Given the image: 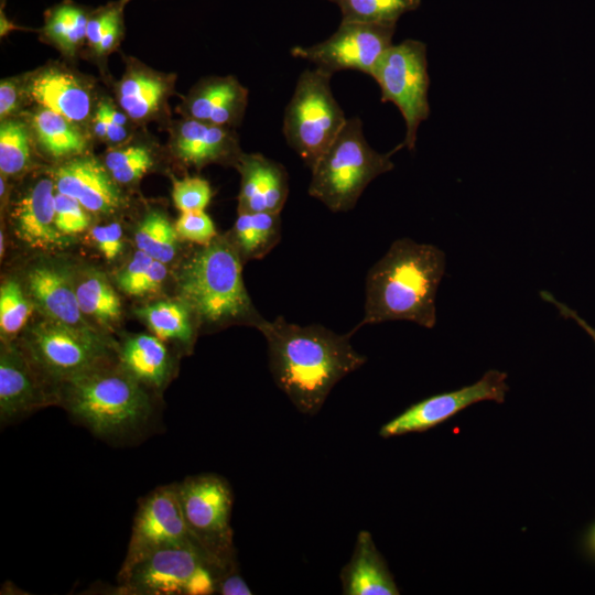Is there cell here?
I'll return each instance as SVG.
<instances>
[{
  "label": "cell",
  "mask_w": 595,
  "mask_h": 595,
  "mask_svg": "<svg viewBox=\"0 0 595 595\" xmlns=\"http://www.w3.org/2000/svg\"><path fill=\"white\" fill-rule=\"evenodd\" d=\"M177 238L175 226H172L159 212L149 213L134 232L137 249L163 263L174 259L177 251Z\"/></svg>",
  "instance_id": "cell-31"
},
{
  "label": "cell",
  "mask_w": 595,
  "mask_h": 595,
  "mask_svg": "<svg viewBox=\"0 0 595 595\" xmlns=\"http://www.w3.org/2000/svg\"><path fill=\"white\" fill-rule=\"evenodd\" d=\"M3 247H4V244H3V234L0 232V252H1V256L3 255Z\"/></svg>",
  "instance_id": "cell-46"
},
{
  "label": "cell",
  "mask_w": 595,
  "mask_h": 595,
  "mask_svg": "<svg viewBox=\"0 0 595 595\" xmlns=\"http://www.w3.org/2000/svg\"><path fill=\"white\" fill-rule=\"evenodd\" d=\"M540 294L544 301L553 304L558 309L561 316H563L564 318L574 320L578 324V326H581L592 337L595 343V327L591 326L585 320H583L574 310L569 307L566 304L558 301L550 292L541 291Z\"/></svg>",
  "instance_id": "cell-42"
},
{
  "label": "cell",
  "mask_w": 595,
  "mask_h": 595,
  "mask_svg": "<svg viewBox=\"0 0 595 595\" xmlns=\"http://www.w3.org/2000/svg\"><path fill=\"white\" fill-rule=\"evenodd\" d=\"M54 196V181L41 178L13 207L14 231L31 248L50 249L63 242V235L55 225Z\"/></svg>",
  "instance_id": "cell-18"
},
{
  "label": "cell",
  "mask_w": 595,
  "mask_h": 595,
  "mask_svg": "<svg viewBox=\"0 0 595 595\" xmlns=\"http://www.w3.org/2000/svg\"><path fill=\"white\" fill-rule=\"evenodd\" d=\"M58 393L31 364L22 349L4 345L0 356V422L2 425L43 407L58 403Z\"/></svg>",
  "instance_id": "cell-14"
},
{
  "label": "cell",
  "mask_w": 595,
  "mask_h": 595,
  "mask_svg": "<svg viewBox=\"0 0 595 595\" xmlns=\"http://www.w3.org/2000/svg\"><path fill=\"white\" fill-rule=\"evenodd\" d=\"M153 165L151 153L133 160L129 164L110 172L112 178L120 184H129L141 178Z\"/></svg>",
  "instance_id": "cell-40"
},
{
  "label": "cell",
  "mask_w": 595,
  "mask_h": 595,
  "mask_svg": "<svg viewBox=\"0 0 595 595\" xmlns=\"http://www.w3.org/2000/svg\"><path fill=\"white\" fill-rule=\"evenodd\" d=\"M370 76L380 87L381 101L396 105L404 119L405 136L400 144L414 150L418 128L431 112L426 44L413 39L392 44Z\"/></svg>",
  "instance_id": "cell-10"
},
{
  "label": "cell",
  "mask_w": 595,
  "mask_h": 595,
  "mask_svg": "<svg viewBox=\"0 0 595 595\" xmlns=\"http://www.w3.org/2000/svg\"><path fill=\"white\" fill-rule=\"evenodd\" d=\"M225 570L194 544L159 548L119 572L117 594L210 595Z\"/></svg>",
  "instance_id": "cell-7"
},
{
  "label": "cell",
  "mask_w": 595,
  "mask_h": 595,
  "mask_svg": "<svg viewBox=\"0 0 595 595\" xmlns=\"http://www.w3.org/2000/svg\"><path fill=\"white\" fill-rule=\"evenodd\" d=\"M182 544L196 545L183 517L176 483L159 486L139 502L119 572L159 548Z\"/></svg>",
  "instance_id": "cell-13"
},
{
  "label": "cell",
  "mask_w": 595,
  "mask_h": 595,
  "mask_svg": "<svg viewBox=\"0 0 595 595\" xmlns=\"http://www.w3.org/2000/svg\"><path fill=\"white\" fill-rule=\"evenodd\" d=\"M344 595H398L399 588L367 530L358 532L348 563L342 569Z\"/></svg>",
  "instance_id": "cell-20"
},
{
  "label": "cell",
  "mask_w": 595,
  "mask_h": 595,
  "mask_svg": "<svg viewBox=\"0 0 595 595\" xmlns=\"http://www.w3.org/2000/svg\"><path fill=\"white\" fill-rule=\"evenodd\" d=\"M118 353V366L147 389H162L171 378L172 358L156 336H132Z\"/></svg>",
  "instance_id": "cell-23"
},
{
  "label": "cell",
  "mask_w": 595,
  "mask_h": 595,
  "mask_svg": "<svg viewBox=\"0 0 595 595\" xmlns=\"http://www.w3.org/2000/svg\"><path fill=\"white\" fill-rule=\"evenodd\" d=\"M55 191L78 201L88 212L111 214L123 198L110 172L93 158H75L53 171Z\"/></svg>",
  "instance_id": "cell-15"
},
{
  "label": "cell",
  "mask_w": 595,
  "mask_h": 595,
  "mask_svg": "<svg viewBox=\"0 0 595 595\" xmlns=\"http://www.w3.org/2000/svg\"><path fill=\"white\" fill-rule=\"evenodd\" d=\"M149 150L145 147L130 145L122 149H117L107 153L105 158V166L109 172L118 170L133 160L144 155Z\"/></svg>",
  "instance_id": "cell-41"
},
{
  "label": "cell",
  "mask_w": 595,
  "mask_h": 595,
  "mask_svg": "<svg viewBox=\"0 0 595 595\" xmlns=\"http://www.w3.org/2000/svg\"><path fill=\"white\" fill-rule=\"evenodd\" d=\"M585 545L588 553L595 558V524L591 528L586 536Z\"/></svg>",
  "instance_id": "cell-45"
},
{
  "label": "cell",
  "mask_w": 595,
  "mask_h": 595,
  "mask_svg": "<svg viewBox=\"0 0 595 595\" xmlns=\"http://www.w3.org/2000/svg\"><path fill=\"white\" fill-rule=\"evenodd\" d=\"M268 345L269 370L277 387L305 415H315L328 394L367 357L353 346L351 331L336 333L320 324L300 325L282 315L257 327Z\"/></svg>",
  "instance_id": "cell-1"
},
{
  "label": "cell",
  "mask_w": 595,
  "mask_h": 595,
  "mask_svg": "<svg viewBox=\"0 0 595 595\" xmlns=\"http://www.w3.org/2000/svg\"><path fill=\"white\" fill-rule=\"evenodd\" d=\"M32 127L42 149L55 159L80 154L86 148L85 137L74 122L41 108L32 117Z\"/></svg>",
  "instance_id": "cell-25"
},
{
  "label": "cell",
  "mask_w": 595,
  "mask_h": 595,
  "mask_svg": "<svg viewBox=\"0 0 595 595\" xmlns=\"http://www.w3.org/2000/svg\"><path fill=\"white\" fill-rule=\"evenodd\" d=\"M18 106V89L13 82L1 80L0 84V118H4L13 113Z\"/></svg>",
  "instance_id": "cell-43"
},
{
  "label": "cell",
  "mask_w": 595,
  "mask_h": 595,
  "mask_svg": "<svg viewBox=\"0 0 595 595\" xmlns=\"http://www.w3.org/2000/svg\"><path fill=\"white\" fill-rule=\"evenodd\" d=\"M331 78L316 67L303 71L284 111L286 143L311 170L347 122L333 95Z\"/></svg>",
  "instance_id": "cell-6"
},
{
  "label": "cell",
  "mask_w": 595,
  "mask_h": 595,
  "mask_svg": "<svg viewBox=\"0 0 595 595\" xmlns=\"http://www.w3.org/2000/svg\"><path fill=\"white\" fill-rule=\"evenodd\" d=\"M137 313L160 339L177 340L185 346L193 343V317L197 316L184 301L155 302L139 309Z\"/></svg>",
  "instance_id": "cell-26"
},
{
  "label": "cell",
  "mask_w": 595,
  "mask_h": 595,
  "mask_svg": "<svg viewBox=\"0 0 595 595\" xmlns=\"http://www.w3.org/2000/svg\"><path fill=\"white\" fill-rule=\"evenodd\" d=\"M445 264V253L436 246L410 238L394 240L367 272L364 315L351 332L388 321L434 327Z\"/></svg>",
  "instance_id": "cell-2"
},
{
  "label": "cell",
  "mask_w": 595,
  "mask_h": 595,
  "mask_svg": "<svg viewBox=\"0 0 595 595\" xmlns=\"http://www.w3.org/2000/svg\"><path fill=\"white\" fill-rule=\"evenodd\" d=\"M174 226L178 237L199 246H206L217 237L214 221L205 210L181 212Z\"/></svg>",
  "instance_id": "cell-36"
},
{
  "label": "cell",
  "mask_w": 595,
  "mask_h": 595,
  "mask_svg": "<svg viewBox=\"0 0 595 595\" xmlns=\"http://www.w3.org/2000/svg\"><path fill=\"white\" fill-rule=\"evenodd\" d=\"M26 127L17 120L2 121L0 127V171L17 175L30 161V138Z\"/></svg>",
  "instance_id": "cell-32"
},
{
  "label": "cell",
  "mask_w": 595,
  "mask_h": 595,
  "mask_svg": "<svg viewBox=\"0 0 595 595\" xmlns=\"http://www.w3.org/2000/svg\"><path fill=\"white\" fill-rule=\"evenodd\" d=\"M153 260L151 256L137 249L131 260L117 275L120 290L129 295H136L137 289Z\"/></svg>",
  "instance_id": "cell-38"
},
{
  "label": "cell",
  "mask_w": 595,
  "mask_h": 595,
  "mask_svg": "<svg viewBox=\"0 0 595 595\" xmlns=\"http://www.w3.org/2000/svg\"><path fill=\"white\" fill-rule=\"evenodd\" d=\"M215 594L251 595L252 591L240 575L237 563L226 569L217 580Z\"/></svg>",
  "instance_id": "cell-39"
},
{
  "label": "cell",
  "mask_w": 595,
  "mask_h": 595,
  "mask_svg": "<svg viewBox=\"0 0 595 595\" xmlns=\"http://www.w3.org/2000/svg\"><path fill=\"white\" fill-rule=\"evenodd\" d=\"M183 517L196 545L217 566L236 564L231 528L234 495L220 475L204 473L176 483Z\"/></svg>",
  "instance_id": "cell-9"
},
{
  "label": "cell",
  "mask_w": 595,
  "mask_h": 595,
  "mask_svg": "<svg viewBox=\"0 0 595 595\" xmlns=\"http://www.w3.org/2000/svg\"><path fill=\"white\" fill-rule=\"evenodd\" d=\"M25 288L34 306L47 320L77 328H93L83 318L75 279L66 268L47 262L35 264L26 272Z\"/></svg>",
  "instance_id": "cell-16"
},
{
  "label": "cell",
  "mask_w": 595,
  "mask_h": 595,
  "mask_svg": "<svg viewBox=\"0 0 595 595\" xmlns=\"http://www.w3.org/2000/svg\"><path fill=\"white\" fill-rule=\"evenodd\" d=\"M248 91L234 77H214L201 83L186 101L190 118L228 127L245 112Z\"/></svg>",
  "instance_id": "cell-22"
},
{
  "label": "cell",
  "mask_w": 595,
  "mask_h": 595,
  "mask_svg": "<svg viewBox=\"0 0 595 595\" xmlns=\"http://www.w3.org/2000/svg\"><path fill=\"white\" fill-rule=\"evenodd\" d=\"M212 195L209 183L199 176H186L173 182L172 198L180 212L204 210Z\"/></svg>",
  "instance_id": "cell-34"
},
{
  "label": "cell",
  "mask_w": 595,
  "mask_h": 595,
  "mask_svg": "<svg viewBox=\"0 0 595 595\" xmlns=\"http://www.w3.org/2000/svg\"><path fill=\"white\" fill-rule=\"evenodd\" d=\"M507 374L490 369L470 386L425 398L411 404L385 423L379 435L383 439L425 432L480 401L502 403L509 390Z\"/></svg>",
  "instance_id": "cell-12"
},
{
  "label": "cell",
  "mask_w": 595,
  "mask_h": 595,
  "mask_svg": "<svg viewBox=\"0 0 595 595\" xmlns=\"http://www.w3.org/2000/svg\"><path fill=\"white\" fill-rule=\"evenodd\" d=\"M237 167L241 174L239 210L281 214L289 196L285 167L262 154H241Z\"/></svg>",
  "instance_id": "cell-17"
},
{
  "label": "cell",
  "mask_w": 595,
  "mask_h": 595,
  "mask_svg": "<svg viewBox=\"0 0 595 595\" xmlns=\"http://www.w3.org/2000/svg\"><path fill=\"white\" fill-rule=\"evenodd\" d=\"M122 31V19L116 21L102 35L101 41L96 50L98 54L109 52L117 43Z\"/></svg>",
  "instance_id": "cell-44"
},
{
  "label": "cell",
  "mask_w": 595,
  "mask_h": 595,
  "mask_svg": "<svg viewBox=\"0 0 595 595\" xmlns=\"http://www.w3.org/2000/svg\"><path fill=\"white\" fill-rule=\"evenodd\" d=\"M280 239V214L239 212L230 241L244 260L264 257Z\"/></svg>",
  "instance_id": "cell-24"
},
{
  "label": "cell",
  "mask_w": 595,
  "mask_h": 595,
  "mask_svg": "<svg viewBox=\"0 0 595 595\" xmlns=\"http://www.w3.org/2000/svg\"><path fill=\"white\" fill-rule=\"evenodd\" d=\"M75 292L83 314L109 326L121 316V302L104 273L90 270L75 281Z\"/></svg>",
  "instance_id": "cell-27"
},
{
  "label": "cell",
  "mask_w": 595,
  "mask_h": 595,
  "mask_svg": "<svg viewBox=\"0 0 595 595\" xmlns=\"http://www.w3.org/2000/svg\"><path fill=\"white\" fill-rule=\"evenodd\" d=\"M22 351L60 394V388L72 379L111 364L112 349L94 328L46 318L29 329Z\"/></svg>",
  "instance_id": "cell-8"
},
{
  "label": "cell",
  "mask_w": 595,
  "mask_h": 595,
  "mask_svg": "<svg viewBox=\"0 0 595 595\" xmlns=\"http://www.w3.org/2000/svg\"><path fill=\"white\" fill-rule=\"evenodd\" d=\"M180 298L209 325L245 322L258 327L264 320L255 309L242 280V259L229 238L201 246L177 273Z\"/></svg>",
  "instance_id": "cell-4"
},
{
  "label": "cell",
  "mask_w": 595,
  "mask_h": 595,
  "mask_svg": "<svg viewBox=\"0 0 595 595\" xmlns=\"http://www.w3.org/2000/svg\"><path fill=\"white\" fill-rule=\"evenodd\" d=\"M88 20L84 8L64 1L46 12L43 32L65 53L73 54L86 39Z\"/></svg>",
  "instance_id": "cell-29"
},
{
  "label": "cell",
  "mask_w": 595,
  "mask_h": 595,
  "mask_svg": "<svg viewBox=\"0 0 595 595\" xmlns=\"http://www.w3.org/2000/svg\"><path fill=\"white\" fill-rule=\"evenodd\" d=\"M166 93V84L145 73L127 75L119 85L118 99L131 119L140 120L152 115Z\"/></svg>",
  "instance_id": "cell-28"
},
{
  "label": "cell",
  "mask_w": 595,
  "mask_h": 595,
  "mask_svg": "<svg viewBox=\"0 0 595 595\" xmlns=\"http://www.w3.org/2000/svg\"><path fill=\"white\" fill-rule=\"evenodd\" d=\"M393 24L340 21L326 40L311 46H294L291 54L331 75L339 71H358L371 75L376 64L393 44Z\"/></svg>",
  "instance_id": "cell-11"
},
{
  "label": "cell",
  "mask_w": 595,
  "mask_h": 595,
  "mask_svg": "<svg viewBox=\"0 0 595 595\" xmlns=\"http://www.w3.org/2000/svg\"><path fill=\"white\" fill-rule=\"evenodd\" d=\"M96 436L129 440L144 432L153 414L147 388L112 364L80 375L60 388V403Z\"/></svg>",
  "instance_id": "cell-3"
},
{
  "label": "cell",
  "mask_w": 595,
  "mask_h": 595,
  "mask_svg": "<svg viewBox=\"0 0 595 595\" xmlns=\"http://www.w3.org/2000/svg\"><path fill=\"white\" fill-rule=\"evenodd\" d=\"M55 225L62 235H76L90 223L88 210L75 198L55 191Z\"/></svg>",
  "instance_id": "cell-35"
},
{
  "label": "cell",
  "mask_w": 595,
  "mask_h": 595,
  "mask_svg": "<svg viewBox=\"0 0 595 595\" xmlns=\"http://www.w3.org/2000/svg\"><path fill=\"white\" fill-rule=\"evenodd\" d=\"M28 95L42 108L52 110L72 122H82L90 112V95L72 74L55 67L33 75L26 85Z\"/></svg>",
  "instance_id": "cell-21"
},
{
  "label": "cell",
  "mask_w": 595,
  "mask_h": 595,
  "mask_svg": "<svg viewBox=\"0 0 595 595\" xmlns=\"http://www.w3.org/2000/svg\"><path fill=\"white\" fill-rule=\"evenodd\" d=\"M89 235L99 252L108 261L116 259L122 252L123 234L120 224L109 223L95 226Z\"/></svg>",
  "instance_id": "cell-37"
},
{
  "label": "cell",
  "mask_w": 595,
  "mask_h": 595,
  "mask_svg": "<svg viewBox=\"0 0 595 595\" xmlns=\"http://www.w3.org/2000/svg\"><path fill=\"white\" fill-rule=\"evenodd\" d=\"M0 188H1V191H0V194H1V196H2V195H3V193H4V190H6V186H4V181H3V178H2V177H1V180H0Z\"/></svg>",
  "instance_id": "cell-47"
},
{
  "label": "cell",
  "mask_w": 595,
  "mask_h": 595,
  "mask_svg": "<svg viewBox=\"0 0 595 595\" xmlns=\"http://www.w3.org/2000/svg\"><path fill=\"white\" fill-rule=\"evenodd\" d=\"M33 306L32 300L28 299L17 281L3 282L0 289L1 335L11 338L18 334L31 316Z\"/></svg>",
  "instance_id": "cell-33"
},
{
  "label": "cell",
  "mask_w": 595,
  "mask_h": 595,
  "mask_svg": "<svg viewBox=\"0 0 595 595\" xmlns=\"http://www.w3.org/2000/svg\"><path fill=\"white\" fill-rule=\"evenodd\" d=\"M174 152L187 165L201 167L209 163L232 162L242 153L237 138L227 128L190 118L175 132Z\"/></svg>",
  "instance_id": "cell-19"
},
{
  "label": "cell",
  "mask_w": 595,
  "mask_h": 595,
  "mask_svg": "<svg viewBox=\"0 0 595 595\" xmlns=\"http://www.w3.org/2000/svg\"><path fill=\"white\" fill-rule=\"evenodd\" d=\"M335 3L342 13V21L397 24L407 12L414 11L422 0H328Z\"/></svg>",
  "instance_id": "cell-30"
},
{
  "label": "cell",
  "mask_w": 595,
  "mask_h": 595,
  "mask_svg": "<svg viewBox=\"0 0 595 595\" xmlns=\"http://www.w3.org/2000/svg\"><path fill=\"white\" fill-rule=\"evenodd\" d=\"M400 149L401 144L388 153L377 152L365 139L361 120L347 119L311 170L309 195L334 213L351 210L371 181L394 167L391 155Z\"/></svg>",
  "instance_id": "cell-5"
}]
</instances>
